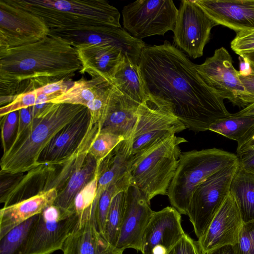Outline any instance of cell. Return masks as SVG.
<instances>
[{"label":"cell","mask_w":254,"mask_h":254,"mask_svg":"<svg viewBox=\"0 0 254 254\" xmlns=\"http://www.w3.org/2000/svg\"><path fill=\"white\" fill-rule=\"evenodd\" d=\"M240 57L249 62L252 69V72L254 73V52L245 54Z\"/></svg>","instance_id":"c3c4849f"},{"label":"cell","mask_w":254,"mask_h":254,"mask_svg":"<svg viewBox=\"0 0 254 254\" xmlns=\"http://www.w3.org/2000/svg\"><path fill=\"white\" fill-rule=\"evenodd\" d=\"M57 189L43 191L17 203L3 206L0 210V239L11 229L54 204Z\"/></svg>","instance_id":"603a6c76"},{"label":"cell","mask_w":254,"mask_h":254,"mask_svg":"<svg viewBox=\"0 0 254 254\" xmlns=\"http://www.w3.org/2000/svg\"><path fill=\"white\" fill-rule=\"evenodd\" d=\"M90 122V114L85 107L54 136L42 152L39 165L58 166L67 160L81 143Z\"/></svg>","instance_id":"ac0fdd59"},{"label":"cell","mask_w":254,"mask_h":254,"mask_svg":"<svg viewBox=\"0 0 254 254\" xmlns=\"http://www.w3.org/2000/svg\"><path fill=\"white\" fill-rule=\"evenodd\" d=\"M99 173L97 164L95 174L93 179L88 182L76 195L73 203V209L80 218L84 212L91 208L95 200L98 188Z\"/></svg>","instance_id":"e575fe53"},{"label":"cell","mask_w":254,"mask_h":254,"mask_svg":"<svg viewBox=\"0 0 254 254\" xmlns=\"http://www.w3.org/2000/svg\"><path fill=\"white\" fill-rule=\"evenodd\" d=\"M239 160L237 155L216 148L182 152L167 195L172 206L186 215L197 186L211 175Z\"/></svg>","instance_id":"8992f818"},{"label":"cell","mask_w":254,"mask_h":254,"mask_svg":"<svg viewBox=\"0 0 254 254\" xmlns=\"http://www.w3.org/2000/svg\"><path fill=\"white\" fill-rule=\"evenodd\" d=\"M238 165L239 160L220 170L202 182L194 190L187 215L198 239L204 235L229 194L232 180Z\"/></svg>","instance_id":"ba28073f"},{"label":"cell","mask_w":254,"mask_h":254,"mask_svg":"<svg viewBox=\"0 0 254 254\" xmlns=\"http://www.w3.org/2000/svg\"><path fill=\"white\" fill-rule=\"evenodd\" d=\"M50 33L68 40L73 46L90 44L116 47L138 64L141 52L146 46L142 40L134 38L122 27L95 26L76 31L51 32Z\"/></svg>","instance_id":"5bb4252c"},{"label":"cell","mask_w":254,"mask_h":254,"mask_svg":"<svg viewBox=\"0 0 254 254\" xmlns=\"http://www.w3.org/2000/svg\"><path fill=\"white\" fill-rule=\"evenodd\" d=\"M18 117V111H16L0 118L1 137L3 153L8 149V144L17 128Z\"/></svg>","instance_id":"74e56055"},{"label":"cell","mask_w":254,"mask_h":254,"mask_svg":"<svg viewBox=\"0 0 254 254\" xmlns=\"http://www.w3.org/2000/svg\"><path fill=\"white\" fill-rule=\"evenodd\" d=\"M100 130L99 123L90 119L87 132L77 149L63 163L54 166L55 169L48 180L45 191L55 188L59 192L65 186L71 176L83 165Z\"/></svg>","instance_id":"d4e9b609"},{"label":"cell","mask_w":254,"mask_h":254,"mask_svg":"<svg viewBox=\"0 0 254 254\" xmlns=\"http://www.w3.org/2000/svg\"><path fill=\"white\" fill-rule=\"evenodd\" d=\"M85 107L80 105L48 103L34 118L28 133L0 160V174L27 172L39 165V157L54 136Z\"/></svg>","instance_id":"3957f363"},{"label":"cell","mask_w":254,"mask_h":254,"mask_svg":"<svg viewBox=\"0 0 254 254\" xmlns=\"http://www.w3.org/2000/svg\"><path fill=\"white\" fill-rule=\"evenodd\" d=\"M50 32L41 18L16 6L10 0H0V50L34 43Z\"/></svg>","instance_id":"7c38bea8"},{"label":"cell","mask_w":254,"mask_h":254,"mask_svg":"<svg viewBox=\"0 0 254 254\" xmlns=\"http://www.w3.org/2000/svg\"><path fill=\"white\" fill-rule=\"evenodd\" d=\"M231 47L240 56L254 52V30L237 33Z\"/></svg>","instance_id":"f35d334b"},{"label":"cell","mask_w":254,"mask_h":254,"mask_svg":"<svg viewBox=\"0 0 254 254\" xmlns=\"http://www.w3.org/2000/svg\"><path fill=\"white\" fill-rule=\"evenodd\" d=\"M154 211L135 187L127 190L126 207L116 247L141 251L142 238Z\"/></svg>","instance_id":"e0dca14e"},{"label":"cell","mask_w":254,"mask_h":254,"mask_svg":"<svg viewBox=\"0 0 254 254\" xmlns=\"http://www.w3.org/2000/svg\"><path fill=\"white\" fill-rule=\"evenodd\" d=\"M178 9L171 0H139L125 5L122 11L126 31L136 39L163 36L173 31Z\"/></svg>","instance_id":"9c48e42d"},{"label":"cell","mask_w":254,"mask_h":254,"mask_svg":"<svg viewBox=\"0 0 254 254\" xmlns=\"http://www.w3.org/2000/svg\"><path fill=\"white\" fill-rule=\"evenodd\" d=\"M37 94L36 89L16 95L9 103L1 106L0 117L10 113L34 106L36 102Z\"/></svg>","instance_id":"d590c367"},{"label":"cell","mask_w":254,"mask_h":254,"mask_svg":"<svg viewBox=\"0 0 254 254\" xmlns=\"http://www.w3.org/2000/svg\"><path fill=\"white\" fill-rule=\"evenodd\" d=\"M18 123L16 134L9 148L15 146L28 133L33 120V117L29 108L20 110L18 111Z\"/></svg>","instance_id":"ab89813d"},{"label":"cell","mask_w":254,"mask_h":254,"mask_svg":"<svg viewBox=\"0 0 254 254\" xmlns=\"http://www.w3.org/2000/svg\"><path fill=\"white\" fill-rule=\"evenodd\" d=\"M254 124V116H238L231 114L210 125L209 130L238 142Z\"/></svg>","instance_id":"1f68e13d"},{"label":"cell","mask_w":254,"mask_h":254,"mask_svg":"<svg viewBox=\"0 0 254 254\" xmlns=\"http://www.w3.org/2000/svg\"><path fill=\"white\" fill-rule=\"evenodd\" d=\"M206 254H237L234 245H228L214 249Z\"/></svg>","instance_id":"f6af8a7d"},{"label":"cell","mask_w":254,"mask_h":254,"mask_svg":"<svg viewBox=\"0 0 254 254\" xmlns=\"http://www.w3.org/2000/svg\"><path fill=\"white\" fill-rule=\"evenodd\" d=\"M82 65L67 40L49 33L34 43L0 50V97L13 98L46 84L71 80Z\"/></svg>","instance_id":"7a4b0ae2"},{"label":"cell","mask_w":254,"mask_h":254,"mask_svg":"<svg viewBox=\"0 0 254 254\" xmlns=\"http://www.w3.org/2000/svg\"><path fill=\"white\" fill-rule=\"evenodd\" d=\"M63 254H123L98 231L92 208L86 210L65 240Z\"/></svg>","instance_id":"d6986e66"},{"label":"cell","mask_w":254,"mask_h":254,"mask_svg":"<svg viewBox=\"0 0 254 254\" xmlns=\"http://www.w3.org/2000/svg\"><path fill=\"white\" fill-rule=\"evenodd\" d=\"M138 65L146 94L169 104L189 130H209L213 123L231 115L223 99L201 77L196 64L169 41L146 45Z\"/></svg>","instance_id":"6da1fadb"},{"label":"cell","mask_w":254,"mask_h":254,"mask_svg":"<svg viewBox=\"0 0 254 254\" xmlns=\"http://www.w3.org/2000/svg\"><path fill=\"white\" fill-rule=\"evenodd\" d=\"M78 217L73 210L47 207L32 227L22 254H52L62 250Z\"/></svg>","instance_id":"30bf717a"},{"label":"cell","mask_w":254,"mask_h":254,"mask_svg":"<svg viewBox=\"0 0 254 254\" xmlns=\"http://www.w3.org/2000/svg\"><path fill=\"white\" fill-rule=\"evenodd\" d=\"M73 82L71 80H61L46 84L36 89L37 96L41 94H53L58 93L62 94L72 85Z\"/></svg>","instance_id":"b9f144b4"},{"label":"cell","mask_w":254,"mask_h":254,"mask_svg":"<svg viewBox=\"0 0 254 254\" xmlns=\"http://www.w3.org/2000/svg\"><path fill=\"white\" fill-rule=\"evenodd\" d=\"M127 190L114 196L106 218L104 238L115 247H116L123 220Z\"/></svg>","instance_id":"f546056e"},{"label":"cell","mask_w":254,"mask_h":254,"mask_svg":"<svg viewBox=\"0 0 254 254\" xmlns=\"http://www.w3.org/2000/svg\"><path fill=\"white\" fill-rule=\"evenodd\" d=\"M168 254H202L197 241L185 234Z\"/></svg>","instance_id":"60d3db41"},{"label":"cell","mask_w":254,"mask_h":254,"mask_svg":"<svg viewBox=\"0 0 254 254\" xmlns=\"http://www.w3.org/2000/svg\"><path fill=\"white\" fill-rule=\"evenodd\" d=\"M39 217L35 215L0 239V254H22L31 230Z\"/></svg>","instance_id":"4dcf8cb0"},{"label":"cell","mask_w":254,"mask_h":254,"mask_svg":"<svg viewBox=\"0 0 254 254\" xmlns=\"http://www.w3.org/2000/svg\"><path fill=\"white\" fill-rule=\"evenodd\" d=\"M239 77L246 92L254 101V73L252 72L246 75L239 73Z\"/></svg>","instance_id":"ee69618b"},{"label":"cell","mask_w":254,"mask_h":254,"mask_svg":"<svg viewBox=\"0 0 254 254\" xmlns=\"http://www.w3.org/2000/svg\"><path fill=\"white\" fill-rule=\"evenodd\" d=\"M196 69L205 83L223 100L244 108L254 103L246 92L239 71L233 66L232 57L224 47L216 50L203 64H196Z\"/></svg>","instance_id":"8fae6325"},{"label":"cell","mask_w":254,"mask_h":254,"mask_svg":"<svg viewBox=\"0 0 254 254\" xmlns=\"http://www.w3.org/2000/svg\"><path fill=\"white\" fill-rule=\"evenodd\" d=\"M140 104L124 95L114 85L104 114L99 123L100 131L127 139L135 123Z\"/></svg>","instance_id":"44dd1931"},{"label":"cell","mask_w":254,"mask_h":254,"mask_svg":"<svg viewBox=\"0 0 254 254\" xmlns=\"http://www.w3.org/2000/svg\"><path fill=\"white\" fill-rule=\"evenodd\" d=\"M234 115L238 116H254V103L234 113Z\"/></svg>","instance_id":"bcb514c9"},{"label":"cell","mask_w":254,"mask_h":254,"mask_svg":"<svg viewBox=\"0 0 254 254\" xmlns=\"http://www.w3.org/2000/svg\"><path fill=\"white\" fill-rule=\"evenodd\" d=\"M217 25L237 33L254 30V0H194Z\"/></svg>","instance_id":"ffe728a7"},{"label":"cell","mask_w":254,"mask_h":254,"mask_svg":"<svg viewBox=\"0 0 254 254\" xmlns=\"http://www.w3.org/2000/svg\"><path fill=\"white\" fill-rule=\"evenodd\" d=\"M216 25L194 0H183L173 30L174 43L190 57L199 58L210 40L212 28Z\"/></svg>","instance_id":"4fadbf2b"},{"label":"cell","mask_w":254,"mask_h":254,"mask_svg":"<svg viewBox=\"0 0 254 254\" xmlns=\"http://www.w3.org/2000/svg\"><path fill=\"white\" fill-rule=\"evenodd\" d=\"M41 18L50 32L72 31L95 26L121 28L118 9L104 0H10Z\"/></svg>","instance_id":"277c9868"},{"label":"cell","mask_w":254,"mask_h":254,"mask_svg":"<svg viewBox=\"0 0 254 254\" xmlns=\"http://www.w3.org/2000/svg\"><path fill=\"white\" fill-rule=\"evenodd\" d=\"M187 142L173 135L134 159L129 171L130 185L149 202L155 196L167 195L182 154L180 145Z\"/></svg>","instance_id":"5b68a950"},{"label":"cell","mask_w":254,"mask_h":254,"mask_svg":"<svg viewBox=\"0 0 254 254\" xmlns=\"http://www.w3.org/2000/svg\"><path fill=\"white\" fill-rule=\"evenodd\" d=\"M186 234L181 214L173 206L154 211L144 232L141 254H168Z\"/></svg>","instance_id":"9a60e30c"},{"label":"cell","mask_w":254,"mask_h":254,"mask_svg":"<svg viewBox=\"0 0 254 254\" xmlns=\"http://www.w3.org/2000/svg\"><path fill=\"white\" fill-rule=\"evenodd\" d=\"M237 143V156L254 149V124Z\"/></svg>","instance_id":"7bdbcfd3"},{"label":"cell","mask_w":254,"mask_h":254,"mask_svg":"<svg viewBox=\"0 0 254 254\" xmlns=\"http://www.w3.org/2000/svg\"><path fill=\"white\" fill-rule=\"evenodd\" d=\"M113 84L103 77L81 79L74 81L64 92L50 101L49 103H65L86 107L87 104Z\"/></svg>","instance_id":"83f0119b"},{"label":"cell","mask_w":254,"mask_h":254,"mask_svg":"<svg viewBox=\"0 0 254 254\" xmlns=\"http://www.w3.org/2000/svg\"><path fill=\"white\" fill-rule=\"evenodd\" d=\"M97 167L96 161L88 154L82 166L71 176L65 186L58 192L54 204L63 209L73 210L75 196L93 179Z\"/></svg>","instance_id":"f1b7e54d"},{"label":"cell","mask_w":254,"mask_h":254,"mask_svg":"<svg viewBox=\"0 0 254 254\" xmlns=\"http://www.w3.org/2000/svg\"><path fill=\"white\" fill-rule=\"evenodd\" d=\"M82 65L79 72L91 78L103 77L110 80L116 67L125 56L118 48L104 44H82L73 46Z\"/></svg>","instance_id":"7402d4cb"},{"label":"cell","mask_w":254,"mask_h":254,"mask_svg":"<svg viewBox=\"0 0 254 254\" xmlns=\"http://www.w3.org/2000/svg\"><path fill=\"white\" fill-rule=\"evenodd\" d=\"M54 169V166L43 164L25 174L22 173L10 188L0 195V203L3 206H7L45 191L48 179Z\"/></svg>","instance_id":"cb8c5ba5"},{"label":"cell","mask_w":254,"mask_h":254,"mask_svg":"<svg viewBox=\"0 0 254 254\" xmlns=\"http://www.w3.org/2000/svg\"><path fill=\"white\" fill-rule=\"evenodd\" d=\"M229 193L234 197L244 223L254 220V173L239 163L233 176Z\"/></svg>","instance_id":"4316f807"},{"label":"cell","mask_w":254,"mask_h":254,"mask_svg":"<svg viewBox=\"0 0 254 254\" xmlns=\"http://www.w3.org/2000/svg\"><path fill=\"white\" fill-rule=\"evenodd\" d=\"M139 106L129 136L121 142L127 160L133 161L161 141L187 129L166 102L147 95Z\"/></svg>","instance_id":"52a82bcc"},{"label":"cell","mask_w":254,"mask_h":254,"mask_svg":"<svg viewBox=\"0 0 254 254\" xmlns=\"http://www.w3.org/2000/svg\"><path fill=\"white\" fill-rule=\"evenodd\" d=\"M130 186L128 172L111 184L101 195L97 204L95 218L97 229L104 237L106 218L113 198L119 192L127 190Z\"/></svg>","instance_id":"d6a6232c"},{"label":"cell","mask_w":254,"mask_h":254,"mask_svg":"<svg viewBox=\"0 0 254 254\" xmlns=\"http://www.w3.org/2000/svg\"><path fill=\"white\" fill-rule=\"evenodd\" d=\"M242 59L243 60L241 61L240 74L246 75L251 73L252 72V69L250 64L245 59Z\"/></svg>","instance_id":"7dc6e473"},{"label":"cell","mask_w":254,"mask_h":254,"mask_svg":"<svg viewBox=\"0 0 254 254\" xmlns=\"http://www.w3.org/2000/svg\"><path fill=\"white\" fill-rule=\"evenodd\" d=\"M110 80L122 93L139 104L143 103L148 96L138 64L127 55L116 67Z\"/></svg>","instance_id":"484cf974"},{"label":"cell","mask_w":254,"mask_h":254,"mask_svg":"<svg viewBox=\"0 0 254 254\" xmlns=\"http://www.w3.org/2000/svg\"><path fill=\"white\" fill-rule=\"evenodd\" d=\"M244 223L237 202L229 193L204 235L197 241L202 254L225 245H235Z\"/></svg>","instance_id":"2e32d148"},{"label":"cell","mask_w":254,"mask_h":254,"mask_svg":"<svg viewBox=\"0 0 254 254\" xmlns=\"http://www.w3.org/2000/svg\"><path fill=\"white\" fill-rule=\"evenodd\" d=\"M124 139L122 136L100 131L91 144L89 154L99 164Z\"/></svg>","instance_id":"836d02e7"},{"label":"cell","mask_w":254,"mask_h":254,"mask_svg":"<svg viewBox=\"0 0 254 254\" xmlns=\"http://www.w3.org/2000/svg\"><path fill=\"white\" fill-rule=\"evenodd\" d=\"M234 246L237 254H254V220L244 223Z\"/></svg>","instance_id":"8d00e7d4"}]
</instances>
